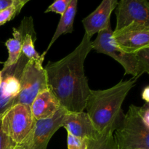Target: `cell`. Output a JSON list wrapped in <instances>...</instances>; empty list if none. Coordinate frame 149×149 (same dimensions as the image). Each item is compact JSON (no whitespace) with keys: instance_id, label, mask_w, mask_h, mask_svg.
<instances>
[{"instance_id":"8992f818","label":"cell","mask_w":149,"mask_h":149,"mask_svg":"<svg viewBox=\"0 0 149 149\" xmlns=\"http://www.w3.org/2000/svg\"><path fill=\"white\" fill-rule=\"evenodd\" d=\"M42 63L43 61L28 60L20 77V93L13 106L16 104L30 106L40 92L49 88L47 73Z\"/></svg>"},{"instance_id":"9c48e42d","label":"cell","mask_w":149,"mask_h":149,"mask_svg":"<svg viewBox=\"0 0 149 149\" xmlns=\"http://www.w3.org/2000/svg\"><path fill=\"white\" fill-rule=\"evenodd\" d=\"M27 61V58L21 54L15 65L1 70L3 79L0 86V116L13 106L20 93V77Z\"/></svg>"},{"instance_id":"30bf717a","label":"cell","mask_w":149,"mask_h":149,"mask_svg":"<svg viewBox=\"0 0 149 149\" xmlns=\"http://www.w3.org/2000/svg\"><path fill=\"white\" fill-rule=\"evenodd\" d=\"M61 127L76 138L92 140L99 135L87 112H68L64 116Z\"/></svg>"},{"instance_id":"cb8c5ba5","label":"cell","mask_w":149,"mask_h":149,"mask_svg":"<svg viewBox=\"0 0 149 149\" xmlns=\"http://www.w3.org/2000/svg\"><path fill=\"white\" fill-rule=\"evenodd\" d=\"M14 1L15 0H0V12L11 6Z\"/></svg>"},{"instance_id":"7402d4cb","label":"cell","mask_w":149,"mask_h":149,"mask_svg":"<svg viewBox=\"0 0 149 149\" xmlns=\"http://www.w3.org/2000/svg\"><path fill=\"white\" fill-rule=\"evenodd\" d=\"M1 116H0V149H15L17 145L3 132L1 129Z\"/></svg>"},{"instance_id":"5b68a950","label":"cell","mask_w":149,"mask_h":149,"mask_svg":"<svg viewBox=\"0 0 149 149\" xmlns=\"http://www.w3.org/2000/svg\"><path fill=\"white\" fill-rule=\"evenodd\" d=\"M35 122L30 106L13 105L1 116V129L13 142L20 146L30 133Z\"/></svg>"},{"instance_id":"8fae6325","label":"cell","mask_w":149,"mask_h":149,"mask_svg":"<svg viewBox=\"0 0 149 149\" xmlns=\"http://www.w3.org/2000/svg\"><path fill=\"white\" fill-rule=\"evenodd\" d=\"M118 0H103L100 5L83 19L85 33L90 37L106 29L110 23L111 15L116 9Z\"/></svg>"},{"instance_id":"3957f363","label":"cell","mask_w":149,"mask_h":149,"mask_svg":"<svg viewBox=\"0 0 149 149\" xmlns=\"http://www.w3.org/2000/svg\"><path fill=\"white\" fill-rule=\"evenodd\" d=\"M117 149H149V127L138 113V106L131 105L122 126L113 132Z\"/></svg>"},{"instance_id":"7a4b0ae2","label":"cell","mask_w":149,"mask_h":149,"mask_svg":"<svg viewBox=\"0 0 149 149\" xmlns=\"http://www.w3.org/2000/svg\"><path fill=\"white\" fill-rule=\"evenodd\" d=\"M137 81L138 79L132 77L120 81L107 90H91L85 109L99 133L108 127L115 131L122 126L125 115L122 109V103Z\"/></svg>"},{"instance_id":"ba28073f","label":"cell","mask_w":149,"mask_h":149,"mask_svg":"<svg viewBox=\"0 0 149 149\" xmlns=\"http://www.w3.org/2000/svg\"><path fill=\"white\" fill-rule=\"evenodd\" d=\"M66 112L61 107L52 118L36 120L31 131L20 146L23 149H47L52 135L61 127Z\"/></svg>"},{"instance_id":"277c9868","label":"cell","mask_w":149,"mask_h":149,"mask_svg":"<svg viewBox=\"0 0 149 149\" xmlns=\"http://www.w3.org/2000/svg\"><path fill=\"white\" fill-rule=\"evenodd\" d=\"M115 13L116 26L114 32L149 30L148 0H120Z\"/></svg>"},{"instance_id":"5bb4252c","label":"cell","mask_w":149,"mask_h":149,"mask_svg":"<svg viewBox=\"0 0 149 149\" xmlns=\"http://www.w3.org/2000/svg\"><path fill=\"white\" fill-rule=\"evenodd\" d=\"M77 4H78V0H71L68 7H67V9L64 12L63 14L61 15L59 23H58L56 30L55 31V33H54L52 39L50 40V42H49L47 48L43 52L42 55L45 56V55L48 52V50L50 49L52 45L56 42L57 39L61 35L72 33L73 31H74V19H75L76 14H77Z\"/></svg>"},{"instance_id":"d6986e66","label":"cell","mask_w":149,"mask_h":149,"mask_svg":"<svg viewBox=\"0 0 149 149\" xmlns=\"http://www.w3.org/2000/svg\"><path fill=\"white\" fill-rule=\"evenodd\" d=\"M22 8L23 7L17 4L14 1L11 6L0 12V26L13 20L15 16H17L20 13Z\"/></svg>"},{"instance_id":"52a82bcc","label":"cell","mask_w":149,"mask_h":149,"mask_svg":"<svg viewBox=\"0 0 149 149\" xmlns=\"http://www.w3.org/2000/svg\"><path fill=\"white\" fill-rule=\"evenodd\" d=\"M92 47L98 53H103L111 57L123 66L125 75L138 77V60L135 54L127 53L117 46L113 37V30L111 24L97 33L96 39L92 42Z\"/></svg>"},{"instance_id":"484cf974","label":"cell","mask_w":149,"mask_h":149,"mask_svg":"<svg viewBox=\"0 0 149 149\" xmlns=\"http://www.w3.org/2000/svg\"><path fill=\"white\" fill-rule=\"evenodd\" d=\"M30 1V0H15V1L17 4H20V6H22V7H24L25 4H26L27 2H29V1Z\"/></svg>"},{"instance_id":"ac0fdd59","label":"cell","mask_w":149,"mask_h":149,"mask_svg":"<svg viewBox=\"0 0 149 149\" xmlns=\"http://www.w3.org/2000/svg\"><path fill=\"white\" fill-rule=\"evenodd\" d=\"M138 60V77L139 78L144 73H149V47L135 52Z\"/></svg>"},{"instance_id":"ffe728a7","label":"cell","mask_w":149,"mask_h":149,"mask_svg":"<svg viewBox=\"0 0 149 149\" xmlns=\"http://www.w3.org/2000/svg\"><path fill=\"white\" fill-rule=\"evenodd\" d=\"M71 0H55L51 5L48 7L45 13H55L62 15L68 7Z\"/></svg>"},{"instance_id":"6da1fadb","label":"cell","mask_w":149,"mask_h":149,"mask_svg":"<svg viewBox=\"0 0 149 149\" xmlns=\"http://www.w3.org/2000/svg\"><path fill=\"white\" fill-rule=\"evenodd\" d=\"M93 49L91 37L84 33L79 45L69 55L45 67L48 87L68 112L84 111L91 89L84 72V62Z\"/></svg>"},{"instance_id":"7c38bea8","label":"cell","mask_w":149,"mask_h":149,"mask_svg":"<svg viewBox=\"0 0 149 149\" xmlns=\"http://www.w3.org/2000/svg\"><path fill=\"white\" fill-rule=\"evenodd\" d=\"M113 37L117 46L127 53L135 54L149 47V30L113 31Z\"/></svg>"},{"instance_id":"4fadbf2b","label":"cell","mask_w":149,"mask_h":149,"mask_svg":"<svg viewBox=\"0 0 149 149\" xmlns=\"http://www.w3.org/2000/svg\"><path fill=\"white\" fill-rule=\"evenodd\" d=\"M35 120L52 118L61 108V104L49 88L40 92L30 105Z\"/></svg>"},{"instance_id":"44dd1931","label":"cell","mask_w":149,"mask_h":149,"mask_svg":"<svg viewBox=\"0 0 149 149\" xmlns=\"http://www.w3.org/2000/svg\"><path fill=\"white\" fill-rule=\"evenodd\" d=\"M88 139H81L76 138L68 133L67 135V146L68 149H87Z\"/></svg>"},{"instance_id":"4316f807","label":"cell","mask_w":149,"mask_h":149,"mask_svg":"<svg viewBox=\"0 0 149 149\" xmlns=\"http://www.w3.org/2000/svg\"><path fill=\"white\" fill-rule=\"evenodd\" d=\"M2 73H1V71H0V86H1V82H2Z\"/></svg>"},{"instance_id":"9a60e30c","label":"cell","mask_w":149,"mask_h":149,"mask_svg":"<svg viewBox=\"0 0 149 149\" xmlns=\"http://www.w3.org/2000/svg\"><path fill=\"white\" fill-rule=\"evenodd\" d=\"M23 32L21 27L20 29H13V38H10L6 42L5 45L8 50V58L4 63L3 68H7L11 65H15L18 61L21 55L22 44L23 39Z\"/></svg>"},{"instance_id":"d4e9b609","label":"cell","mask_w":149,"mask_h":149,"mask_svg":"<svg viewBox=\"0 0 149 149\" xmlns=\"http://www.w3.org/2000/svg\"><path fill=\"white\" fill-rule=\"evenodd\" d=\"M142 99L146 102V103H149V87L147 86L143 90L142 93Z\"/></svg>"},{"instance_id":"603a6c76","label":"cell","mask_w":149,"mask_h":149,"mask_svg":"<svg viewBox=\"0 0 149 149\" xmlns=\"http://www.w3.org/2000/svg\"><path fill=\"white\" fill-rule=\"evenodd\" d=\"M138 113L140 116L143 121L144 124L149 127V106L148 103H146L141 107H138Z\"/></svg>"},{"instance_id":"e0dca14e","label":"cell","mask_w":149,"mask_h":149,"mask_svg":"<svg viewBox=\"0 0 149 149\" xmlns=\"http://www.w3.org/2000/svg\"><path fill=\"white\" fill-rule=\"evenodd\" d=\"M21 52L26 58H27L28 60L31 61H44L45 58V56L39 55L35 49L34 39H33L32 34L29 32H26L23 35Z\"/></svg>"},{"instance_id":"83f0119b","label":"cell","mask_w":149,"mask_h":149,"mask_svg":"<svg viewBox=\"0 0 149 149\" xmlns=\"http://www.w3.org/2000/svg\"><path fill=\"white\" fill-rule=\"evenodd\" d=\"M15 149H23V148H22V147L21 146H17V147H16V148H15Z\"/></svg>"},{"instance_id":"2e32d148","label":"cell","mask_w":149,"mask_h":149,"mask_svg":"<svg viewBox=\"0 0 149 149\" xmlns=\"http://www.w3.org/2000/svg\"><path fill=\"white\" fill-rule=\"evenodd\" d=\"M112 128L108 127L95 138L88 140L87 149H117Z\"/></svg>"}]
</instances>
